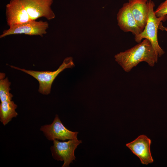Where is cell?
Returning a JSON list of instances; mask_svg holds the SVG:
<instances>
[{"label": "cell", "mask_w": 167, "mask_h": 167, "mask_svg": "<svg viewBox=\"0 0 167 167\" xmlns=\"http://www.w3.org/2000/svg\"><path fill=\"white\" fill-rule=\"evenodd\" d=\"M114 58L125 71L129 72L141 62H145L150 66H153L158 57L151 42L145 39L133 47L117 54Z\"/></svg>", "instance_id": "6da1fadb"}, {"label": "cell", "mask_w": 167, "mask_h": 167, "mask_svg": "<svg viewBox=\"0 0 167 167\" xmlns=\"http://www.w3.org/2000/svg\"><path fill=\"white\" fill-rule=\"evenodd\" d=\"M148 16L145 26L143 30L138 35L135 36V40L138 43L140 42L143 39L150 41L153 47L157 56L160 57L164 52L159 45L157 39V32L159 26L162 21L166 19L167 16L157 17L154 13L155 4L151 0L148 2Z\"/></svg>", "instance_id": "7a4b0ae2"}, {"label": "cell", "mask_w": 167, "mask_h": 167, "mask_svg": "<svg viewBox=\"0 0 167 167\" xmlns=\"http://www.w3.org/2000/svg\"><path fill=\"white\" fill-rule=\"evenodd\" d=\"M75 66L72 58L70 57L65 58L59 68L53 71H34L21 69L12 66H10L34 78L39 83L38 92L44 95H48L50 93L52 84L58 75L64 69L72 68Z\"/></svg>", "instance_id": "3957f363"}, {"label": "cell", "mask_w": 167, "mask_h": 167, "mask_svg": "<svg viewBox=\"0 0 167 167\" xmlns=\"http://www.w3.org/2000/svg\"><path fill=\"white\" fill-rule=\"evenodd\" d=\"M81 143L82 141L77 138L64 142L54 140L53 145L50 148L52 156L58 161H64L62 167H69L70 164L75 160V150Z\"/></svg>", "instance_id": "277c9868"}, {"label": "cell", "mask_w": 167, "mask_h": 167, "mask_svg": "<svg viewBox=\"0 0 167 167\" xmlns=\"http://www.w3.org/2000/svg\"><path fill=\"white\" fill-rule=\"evenodd\" d=\"M48 28L49 23L46 21L31 20L13 26L9 27L8 29L3 31L0 36V38L18 34L38 35L42 37L47 33V30Z\"/></svg>", "instance_id": "5b68a950"}, {"label": "cell", "mask_w": 167, "mask_h": 167, "mask_svg": "<svg viewBox=\"0 0 167 167\" xmlns=\"http://www.w3.org/2000/svg\"><path fill=\"white\" fill-rule=\"evenodd\" d=\"M20 1L32 20H36L42 17L50 20L55 17L51 8L54 0Z\"/></svg>", "instance_id": "8992f818"}, {"label": "cell", "mask_w": 167, "mask_h": 167, "mask_svg": "<svg viewBox=\"0 0 167 167\" xmlns=\"http://www.w3.org/2000/svg\"><path fill=\"white\" fill-rule=\"evenodd\" d=\"M40 130L47 139L53 141L55 139L64 141L76 138L78 133V132L72 131L66 128L58 115H56L51 124L42 126Z\"/></svg>", "instance_id": "52a82bcc"}, {"label": "cell", "mask_w": 167, "mask_h": 167, "mask_svg": "<svg viewBox=\"0 0 167 167\" xmlns=\"http://www.w3.org/2000/svg\"><path fill=\"white\" fill-rule=\"evenodd\" d=\"M151 140L144 135L138 136L126 146L140 159L142 164L147 165L153 162L150 149Z\"/></svg>", "instance_id": "ba28073f"}, {"label": "cell", "mask_w": 167, "mask_h": 167, "mask_svg": "<svg viewBox=\"0 0 167 167\" xmlns=\"http://www.w3.org/2000/svg\"><path fill=\"white\" fill-rule=\"evenodd\" d=\"M6 15L9 27L32 20L20 0H11L6 5Z\"/></svg>", "instance_id": "9c48e42d"}, {"label": "cell", "mask_w": 167, "mask_h": 167, "mask_svg": "<svg viewBox=\"0 0 167 167\" xmlns=\"http://www.w3.org/2000/svg\"><path fill=\"white\" fill-rule=\"evenodd\" d=\"M118 25L126 32H131L135 36L143 30L138 26L130 11L128 2L123 4L117 14Z\"/></svg>", "instance_id": "30bf717a"}, {"label": "cell", "mask_w": 167, "mask_h": 167, "mask_svg": "<svg viewBox=\"0 0 167 167\" xmlns=\"http://www.w3.org/2000/svg\"><path fill=\"white\" fill-rule=\"evenodd\" d=\"M148 0H129L128 2L131 13L138 26L142 30L146 26L148 13Z\"/></svg>", "instance_id": "8fae6325"}, {"label": "cell", "mask_w": 167, "mask_h": 167, "mask_svg": "<svg viewBox=\"0 0 167 167\" xmlns=\"http://www.w3.org/2000/svg\"><path fill=\"white\" fill-rule=\"evenodd\" d=\"M17 105L11 100L1 102L0 104V121L4 126L18 115L15 109Z\"/></svg>", "instance_id": "7c38bea8"}, {"label": "cell", "mask_w": 167, "mask_h": 167, "mask_svg": "<svg viewBox=\"0 0 167 167\" xmlns=\"http://www.w3.org/2000/svg\"><path fill=\"white\" fill-rule=\"evenodd\" d=\"M4 73H0V100L1 102L11 100L13 97V95L10 93L11 83L7 77L4 78Z\"/></svg>", "instance_id": "4fadbf2b"}, {"label": "cell", "mask_w": 167, "mask_h": 167, "mask_svg": "<svg viewBox=\"0 0 167 167\" xmlns=\"http://www.w3.org/2000/svg\"><path fill=\"white\" fill-rule=\"evenodd\" d=\"M154 13L157 17L167 16V0L160 4L154 11Z\"/></svg>", "instance_id": "5bb4252c"}, {"label": "cell", "mask_w": 167, "mask_h": 167, "mask_svg": "<svg viewBox=\"0 0 167 167\" xmlns=\"http://www.w3.org/2000/svg\"><path fill=\"white\" fill-rule=\"evenodd\" d=\"M165 30H166L167 31V29H165Z\"/></svg>", "instance_id": "9a60e30c"}]
</instances>
